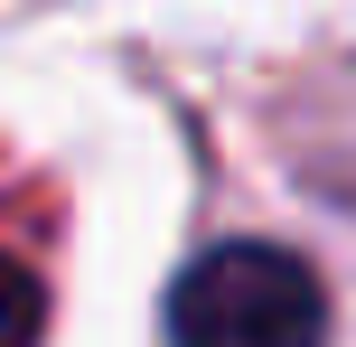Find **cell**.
I'll return each instance as SVG.
<instances>
[{
	"mask_svg": "<svg viewBox=\"0 0 356 347\" xmlns=\"http://www.w3.org/2000/svg\"><path fill=\"white\" fill-rule=\"evenodd\" d=\"M169 347H328V291L291 244L225 235L169 282Z\"/></svg>",
	"mask_w": 356,
	"mask_h": 347,
	"instance_id": "obj_1",
	"label": "cell"
},
{
	"mask_svg": "<svg viewBox=\"0 0 356 347\" xmlns=\"http://www.w3.org/2000/svg\"><path fill=\"white\" fill-rule=\"evenodd\" d=\"M38 329H47V291L19 254H0V347H38Z\"/></svg>",
	"mask_w": 356,
	"mask_h": 347,
	"instance_id": "obj_2",
	"label": "cell"
}]
</instances>
